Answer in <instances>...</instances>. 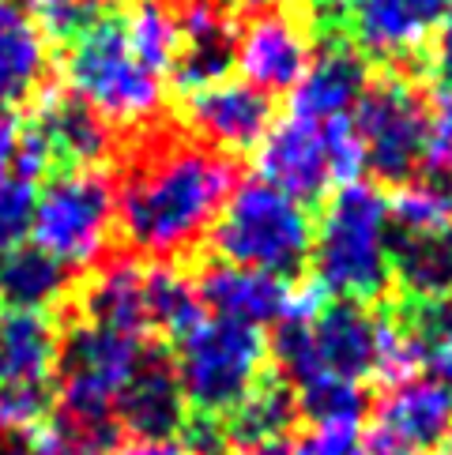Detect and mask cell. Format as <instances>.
<instances>
[{"mask_svg":"<svg viewBox=\"0 0 452 455\" xmlns=\"http://www.w3.org/2000/svg\"><path fill=\"white\" fill-rule=\"evenodd\" d=\"M369 87V64L343 38H328L313 53L310 68L290 91V117L325 124L335 117H351L362 91Z\"/></svg>","mask_w":452,"mask_h":455,"instance_id":"15","label":"cell"},{"mask_svg":"<svg viewBox=\"0 0 452 455\" xmlns=\"http://www.w3.org/2000/svg\"><path fill=\"white\" fill-rule=\"evenodd\" d=\"M238 455H295V444H283V441H264V444H249V448H241Z\"/></svg>","mask_w":452,"mask_h":455,"instance_id":"41","label":"cell"},{"mask_svg":"<svg viewBox=\"0 0 452 455\" xmlns=\"http://www.w3.org/2000/svg\"><path fill=\"white\" fill-rule=\"evenodd\" d=\"M23 12L38 23L45 42H76L99 20L94 0H20Z\"/></svg>","mask_w":452,"mask_h":455,"instance_id":"33","label":"cell"},{"mask_svg":"<svg viewBox=\"0 0 452 455\" xmlns=\"http://www.w3.org/2000/svg\"><path fill=\"white\" fill-rule=\"evenodd\" d=\"M125 38L155 76L166 79L174 72L182 53V27L170 0H136V8L125 15Z\"/></svg>","mask_w":452,"mask_h":455,"instance_id":"27","label":"cell"},{"mask_svg":"<svg viewBox=\"0 0 452 455\" xmlns=\"http://www.w3.org/2000/svg\"><path fill=\"white\" fill-rule=\"evenodd\" d=\"M298 414L310 426H354L362 429L366 421V392L354 380L339 377H317L313 384H305L295 392Z\"/></svg>","mask_w":452,"mask_h":455,"instance_id":"30","label":"cell"},{"mask_svg":"<svg viewBox=\"0 0 452 455\" xmlns=\"http://www.w3.org/2000/svg\"><path fill=\"white\" fill-rule=\"evenodd\" d=\"M204 316L197 283L170 264L148 267V328L182 339Z\"/></svg>","mask_w":452,"mask_h":455,"instance_id":"29","label":"cell"},{"mask_svg":"<svg viewBox=\"0 0 452 455\" xmlns=\"http://www.w3.org/2000/svg\"><path fill=\"white\" fill-rule=\"evenodd\" d=\"M61 362V331L45 313L0 308V387L50 392Z\"/></svg>","mask_w":452,"mask_h":455,"instance_id":"20","label":"cell"},{"mask_svg":"<svg viewBox=\"0 0 452 455\" xmlns=\"http://www.w3.org/2000/svg\"><path fill=\"white\" fill-rule=\"evenodd\" d=\"M38 181L20 170H8L0 177V256L20 249L30 237V219H35Z\"/></svg>","mask_w":452,"mask_h":455,"instance_id":"32","label":"cell"},{"mask_svg":"<svg viewBox=\"0 0 452 455\" xmlns=\"http://www.w3.org/2000/svg\"><path fill=\"white\" fill-rule=\"evenodd\" d=\"M64 91L109 128H148L166 106L163 76H155L125 38L121 15H99L64 57Z\"/></svg>","mask_w":452,"mask_h":455,"instance_id":"3","label":"cell"},{"mask_svg":"<svg viewBox=\"0 0 452 455\" xmlns=\"http://www.w3.org/2000/svg\"><path fill=\"white\" fill-rule=\"evenodd\" d=\"M313 23L290 8L253 12L246 27H238L234 64L249 87L268 99L290 94L313 60Z\"/></svg>","mask_w":452,"mask_h":455,"instance_id":"9","label":"cell"},{"mask_svg":"<svg viewBox=\"0 0 452 455\" xmlns=\"http://www.w3.org/2000/svg\"><path fill=\"white\" fill-rule=\"evenodd\" d=\"M109 455H189V448L166 436V441H128V444H117Z\"/></svg>","mask_w":452,"mask_h":455,"instance_id":"39","label":"cell"},{"mask_svg":"<svg viewBox=\"0 0 452 455\" xmlns=\"http://www.w3.org/2000/svg\"><path fill=\"white\" fill-rule=\"evenodd\" d=\"M351 121L362 136L366 170L389 185L411 181L426 143V94L415 87V79L403 72L369 79Z\"/></svg>","mask_w":452,"mask_h":455,"instance_id":"8","label":"cell"},{"mask_svg":"<svg viewBox=\"0 0 452 455\" xmlns=\"http://www.w3.org/2000/svg\"><path fill=\"white\" fill-rule=\"evenodd\" d=\"M452 12V0H347L339 38L362 57L411 60L426 53L433 30Z\"/></svg>","mask_w":452,"mask_h":455,"instance_id":"10","label":"cell"},{"mask_svg":"<svg viewBox=\"0 0 452 455\" xmlns=\"http://www.w3.org/2000/svg\"><path fill=\"white\" fill-rule=\"evenodd\" d=\"M207 241H212L222 264L268 271L287 279V275L310 264L313 215L305 211L302 200L253 177V181L234 185Z\"/></svg>","mask_w":452,"mask_h":455,"instance_id":"4","label":"cell"},{"mask_svg":"<svg viewBox=\"0 0 452 455\" xmlns=\"http://www.w3.org/2000/svg\"><path fill=\"white\" fill-rule=\"evenodd\" d=\"M377 323H381V313H374L369 305H359V301L332 298L320 308L310 320V343H313L320 377H339L354 384L374 377Z\"/></svg>","mask_w":452,"mask_h":455,"instance_id":"16","label":"cell"},{"mask_svg":"<svg viewBox=\"0 0 452 455\" xmlns=\"http://www.w3.org/2000/svg\"><path fill=\"white\" fill-rule=\"evenodd\" d=\"M30 124L45 140L50 158L69 162V170L102 166L113 151V128L94 117L84 102H76L69 91H42Z\"/></svg>","mask_w":452,"mask_h":455,"instance_id":"19","label":"cell"},{"mask_svg":"<svg viewBox=\"0 0 452 455\" xmlns=\"http://www.w3.org/2000/svg\"><path fill=\"white\" fill-rule=\"evenodd\" d=\"M423 166L430 170V177H448L452 181V84H438L426 99Z\"/></svg>","mask_w":452,"mask_h":455,"instance_id":"34","label":"cell"},{"mask_svg":"<svg viewBox=\"0 0 452 455\" xmlns=\"http://www.w3.org/2000/svg\"><path fill=\"white\" fill-rule=\"evenodd\" d=\"M374 436L408 451H430L452 433V395L433 377H411L392 387L374 406Z\"/></svg>","mask_w":452,"mask_h":455,"instance_id":"14","label":"cell"},{"mask_svg":"<svg viewBox=\"0 0 452 455\" xmlns=\"http://www.w3.org/2000/svg\"><path fill=\"white\" fill-rule=\"evenodd\" d=\"M200 305L212 316L222 320H238V323H279L287 313V294L290 283L279 275L268 271H253V267H238V264H207L200 283H197Z\"/></svg>","mask_w":452,"mask_h":455,"instance_id":"17","label":"cell"},{"mask_svg":"<svg viewBox=\"0 0 452 455\" xmlns=\"http://www.w3.org/2000/svg\"><path fill=\"white\" fill-rule=\"evenodd\" d=\"M185 448H189V455H226L234 444H230V433H226V421L222 418L200 414L197 421H189Z\"/></svg>","mask_w":452,"mask_h":455,"instance_id":"37","label":"cell"},{"mask_svg":"<svg viewBox=\"0 0 452 455\" xmlns=\"http://www.w3.org/2000/svg\"><path fill=\"white\" fill-rule=\"evenodd\" d=\"M182 27V53L174 64V84L182 91L226 79L234 68L238 15L226 0H174Z\"/></svg>","mask_w":452,"mask_h":455,"instance_id":"13","label":"cell"},{"mask_svg":"<svg viewBox=\"0 0 452 455\" xmlns=\"http://www.w3.org/2000/svg\"><path fill=\"white\" fill-rule=\"evenodd\" d=\"M234 12H268V8H276L283 4V0H226Z\"/></svg>","mask_w":452,"mask_h":455,"instance_id":"43","label":"cell"},{"mask_svg":"<svg viewBox=\"0 0 452 455\" xmlns=\"http://www.w3.org/2000/svg\"><path fill=\"white\" fill-rule=\"evenodd\" d=\"M50 76V42L20 0H0V113L38 99Z\"/></svg>","mask_w":452,"mask_h":455,"instance_id":"21","label":"cell"},{"mask_svg":"<svg viewBox=\"0 0 452 455\" xmlns=\"http://www.w3.org/2000/svg\"><path fill=\"white\" fill-rule=\"evenodd\" d=\"M256 177L302 204L325 196L335 181L320 124L302 117H283L271 124L256 143Z\"/></svg>","mask_w":452,"mask_h":455,"instance_id":"12","label":"cell"},{"mask_svg":"<svg viewBox=\"0 0 452 455\" xmlns=\"http://www.w3.org/2000/svg\"><path fill=\"white\" fill-rule=\"evenodd\" d=\"M238 162L200 140H163L128 166L117 188V230L148 259H177L212 234Z\"/></svg>","mask_w":452,"mask_h":455,"instance_id":"1","label":"cell"},{"mask_svg":"<svg viewBox=\"0 0 452 455\" xmlns=\"http://www.w3.org/2000/svg\"><path fill=\"white\" fill-rule=\"evenodd\" d=\"M408 328L423 347V365L430 369V377L452 395V301L415 305Z\"/></svg>","mask_w":452,"mask_h":455,"instance_id":"31","label":"cell"},{"mask_svg":"<svg viewBox=\"0 0 452 455\" xmlns=\"http://www.w3.org/2000/svg\"><path fill=\"white\" fill-rule=\"evenodd\" d=\"M151 347L140 335H125L102 323L79 320L69 335H61L57 362V411L87 421H117V399L133 380L143 354Z\"/></svg>","mask_w":452,"mask_h":455,"instance_id":"7","label":"cell"},{"mask_svg":"<svg viewBox=\"0 0 452 455\" xmlns=\"http://www.w3.org/2000/svg\"><path fill=\"white\" fill-rule=\"evenodd\" d=\"M359 455H415V451H408V448H396V444H389V441H369V444H362V451Z\"/></svg>","mask_w":452,"mask_h":455,"instance_id":"42","label":"cell"},{"mask_svg":"<svg viewBox=\"0 0 452 455\" xmlns=\"http://www.w3.org/2000/svg\"><path fill=\"white\" fill-rule=\"evenodd\" d=\"M84 316L125 335H148V267L136 259H109L94 267L84 290Z\"/></svg>","mask_w":452,"mask_h":455,"instance_id":"22","label":"cell"},{"mask_svg":"<svg viewBox=\"0 0 452 455\" xmlns=\"http://www.w3.org/2000/svg\"><path fill=\"white\" fill-rule=\"evenodd\" d=\"M325 132V148H328V166H332V181L335 185H351L366 177V148L362 136L354 128L351 117H335L320 124Z\"/></svg>","mask_w":452,"mask_h":455,"instance_id":"35","label":"cell"},{"mask_svg":"<svg viewBox=\"0 0 452 455\" xmlns=\"http://www.w3.org/2000/svg\"><path fill=\"white\" fill-rule=\"evenodd\" d=\"M27 455H109L121 444L117 421H87L53 411L23 433Z\"/></svg>","mask_w":452,"mask_h":455,"instance_id":"26","label":"cell"},{"mask_svg":"<svg viewBox=\"0 0 452 455\" xmlns=\"http://www.w3.org/2000/svg\"><path fill=\"white\" fill-rule=\"evenodd\" d=\"M438 455H452V433H448V436H445V441L438 444Z\"/></svg>","mask_w":452,"mask_h":455,"instance_id":"44","label":"cell"},{"mask_svg":"<svg viewBox=\"0 0 452 455\" xmlns=\"http://www.w3.org/2000/svg\"><path fill=\"white\" fill-rule=\"evenodd\" d=\"M15 143H20V124H15L8 113H0V177L12 170L15 158Z\"/></svg>","mask_w":452,"mask_h":455,"instance_id":"40","label":"cell"},{"mask_svg":"<svg viewBox=\"0 0 452 455\" xmlns=\"http://www.w3.org/2000/svg\"><path fill=\"white\" fill-rule=\"evenodd\" d=\"M113 418L136 441H166L185 426V395L177 387L174 365L158 350L143 354L133 380L125 384Z\"/></svg>","mask_w":452,"mask_h":455,"instance_id":"18","label":"cell"},{"mask_svg":"<svg viewBox=\"0 0 452 455\" xmlns=\"http://www.w3.org/2000/svg\"><path fill=\"white\" fill-rule=\"evenodd\" d=\"M423 57L430 60V68H433V76H438V84H452V12L438 23V30H433V38H430Z\"/></svg>","mask_w":452,"mask_h":455,"instance_id":"38","label":"cell"},{"mask_svg":"<svg viewBox=\"0 0 452 455\" xmlns=\"http://www.w3.org/2000/svg\"><path fill=\"white\" fill-rule=\"evenodd\" d=\"M170 365L192 411L222 418L238 411L253 387L264 380L268 339L253 323L204 313L177 339V357Z\"/></svg>","mask_w":452,"mask_h":455,"instance_id":"5","label":"cell"},{"mask_svg":"<svg viewBox=\"0 0 452 455\" xmlns=\"http://www.w3.org/2000/svg\"><path fill=\"white\" fill-rule=\"evenodd\" d=\"M94 4H136V0H94Z\"/></svg>","mask_w":452,"mask_h":455,"instance_id":"45","label":"cell"},{"mask_svg":"<svg viewBox=\"0 0 452 455\" xmlns=\"http://www.w3.org/2000/svg\"><path fill=\"white\" fill-rule=\"evenodd\" d=\"M362 429L354 426H310V433L295 444V455H359Z\"/></svg>","mask_w":452,"mask_h":455,"instance_id":"36","label":"cell"},{"mask_svg":"<svg viewBox=\"0 0 452 455\" xmlns=\"http://www.w3.org/2000/svg\"><path fill=\"white\" fill-rule=\"evenodd\" d=\"M182 121L192 136L222 155L249 151L276 124V109L264 91L249 87L246 79H215L192 87L182 99Z\"/></svg>","mask_w":452,"mask_h":455,"instance_id":"11","label":"cell"},{"mask_svg":"<svg viewBox=\"0 0 452 455\" xmlns=\"http://www.w3.org/2000/svg\"><path fill=\"white\" fill-rule=\"evenodd\" d=\"M298 421V399L283 380H261L238 411L226 414V433L230 444L249 448L264 441H283L287 429Z\"/></svg>","mask_w":452,"mask_h":455,"instance_id":"25","label":"cell"},{"mask_svg":"<svg viewBox=\"0 0 452 455\" xmlns=\"http://www.w3.org/2000/svg\"><path fill=\"white\" fill-rule=\"evenodd\" d=\"M313 279L328 298L369 305L392 286L389 196L374 181L339 185L313 222Z\"/></svg>","mask_w":452,"mask_h":455,"instance_id":"2","label":"cell"},{"mask_svg":"<svg viewBox=\"0 0 452 455\" xmlns=\"http://www.w3.org/2000/svg\"><path fill=\"white\" fill-rule=\"evenodd\" d=\"M389 219L396 234H452V181H403L389 200Z\"/></svg>","mask_w":452,"mask_h":455,"instance_id":"28","label":"cell"},{"mask_svg":"<svg viewBox=\"0 0 452 455\" xmlns=\"http://www.w3.org/2000/svg\"><path fill=\"white\" fill-rule=\"evenodd\" d=\"M117 230V185L102 166L64 170L35 200L30 241L69 271H94Z\"/></svg>","mask_w":452,"mask_h":455,"instance_id":"6","label":"cell"},{"mask_svg":"<svg viewBox=\"0 0 452 455\" xmlns=\"http://www.w3.org/2000/svg\"><path fill=\"white\" fill-rule=\"evenodd\" d=\"M392 283L415 305L452 301V234H392Z\"/></svg>","mask_w":452,"mask_h":455,"instance_id":"23","label":"cell"},{"mask_svg":"<svg viewBox=\"0 0 452 455\" xmlns=\"http://www.w3.org/2000/svg\"><path fill=\"white\" fill-rule=\"evenodd\" d=\"M72 271L35 245H20L0 256V308L45 313L69 298Z\"/></svg>","mask_w":452,"mask_h":455,"instance_id":"24","label":"cell"}]
</instances>
